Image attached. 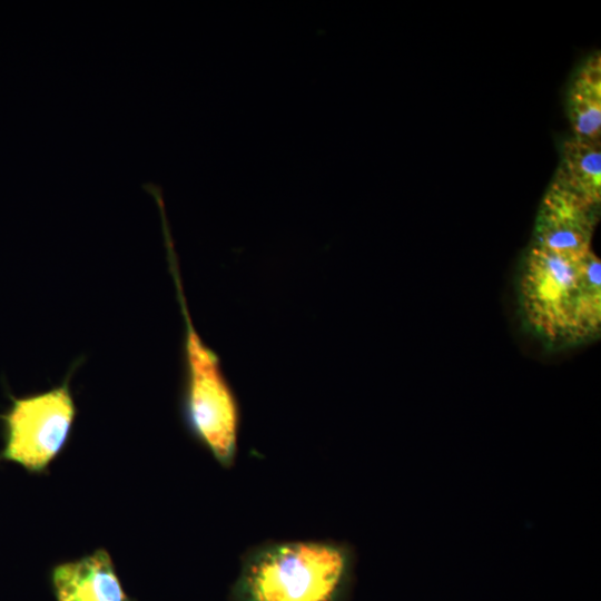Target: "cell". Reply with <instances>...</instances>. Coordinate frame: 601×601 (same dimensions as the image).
I'll return each instance as SVG.
<instances>
[{"label":"cell","instance_id":"cell-1","mask_svg":"<svg viewBox=\"0 0 601 601\" xmlns=\"http://www.w3.org/2000/svg\"><path fill=\"white\" fill-rule=\"evenodd\" d=\"M530 329L545 344L594 338L601 328V263L592 252L561 253L531 245L519 278Z\"/></svg>","mask_w":601,"mask_h":601},{"label":"cell","instance_id":"cell-2","mask_svg":"<svg viewBox=\"0 0 601 601\" xmlns=\"http://www.w3.org/2000/svg\"><path fill=\"white\" fill-rule=\"evenodd\" d=\"M355 564L345 541H263L242 554L229 601H346Z\"/></svg>","mask_w":601,"mask_h":601},{"label":"cell","instance_id":"cell-3","mask_svg":"<svg viewBox=\"0 0 601 601\" xmlns=\"http://www.w3.org/2000/svg\"><path fill=\"white\" fill-rule=\"evenodd\" d=\"M169 267L184 319L181 416L189 434L221 467L229 470L238 453L239 401L223 371L219 356L195 328L173 253H169Z\"/></svg>","mask_w":601,"mask_h":601},{"label":"cell","instance_id":"cell-4","mask_svg":"<svg viewBox=\"0 0 601 601\" xmlns=\"http://www.w3.org/2000/svg\"><path fill=\"white\" fill-rule=\"evenodd\" d=\"M76 413L68 377L47 392L14 400L4 416L2 456L30 472H43L67 443Z\"/></svg>","mask_w":601,"mask_h":601},{"label":"cell","instance_id":"cell-5","mask_svg":"<svg viewBox=\"0 0 601 601\" xmlns=\"http://www.w3.org/2000/svg\"><path fill=\"white\" fill-rule=\"evenodd\" d=\"M598 209L552 181L536 215L532 245L570 254L591 250Z\"/></svg>","mask_w":601,"mask_h":601},{"label":"cell","instance_id":"cell-6","mask_svg":"<svg viewBox=\"0 0 601 601\" xmlns=\"http://www.w3.org/2000/svg\"><path fill=\"white\" fill-rule=\"evenodd\" d=\"M50 581L56 601H130L104 549L56 565Z\"/></svg>","mask_w":601,"mask_h":601},{"label":"cell","instance_id":"cell-7","mask_svg":"<svg viewBox=\"0 0 601 601\" xmlns=\"http://www.w3.org/2000/svg\"><path fill=\"white\" fill-rule=\"evenodd\" d=\"M588 204L601 201V145L572 137L562 147L560 165L553 179Z\"/></svg>","mask_w":601,"mask_h":601},{"label":"cell","instance_id":"cell-8","mask_svg":"<svg viewBox=\"0 0 601 601\" xmlns=\"http://www.w3.org/2000/svg\"><path fill=\"white\" fill-rule=\"evenodd\" d=\"M568 114L573 137L600 141L601 56L594 52L579 68L568 95Z\"/></svg>","mask_w":601,"mask_h":601}]
</instances>
